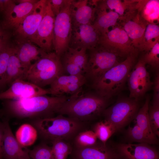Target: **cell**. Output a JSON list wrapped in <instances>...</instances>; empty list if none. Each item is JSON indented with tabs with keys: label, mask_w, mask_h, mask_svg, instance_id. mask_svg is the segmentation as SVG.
Here are the masks:
<instances>
[{
	"label": "cell",
	"mask_w": 159,
	"mask_h": 159,
	"mask_svg": "<svg viewBox=\"0 0 159 159\" xmlns=\"http://www.w3.org/2000/svg\"><path fill=\"white\" fill-rule=\"evenodd\" d=\"M65 95L35 96L19 100H4L0 116L32 120L54 117L68 99Z\"/></svg>",
	"instance_id": "1"
},
{
	"label": "cell",
	"mask_w": 159,
	"mask_h": 159,
	"mask_svg": "<svg viewBox=\"0 0 159 159\" xmlns=\"http://www.w3.org/2000/svg\"><path fill=\"white\" fill-rule=\"evenodd\" d=\"M82 89L69 97L58 114L82 122L91 120L102 114L107 108L108 100L97 93L84 92Z\"/></svg>",
	"instance_id": "2"
},
{
	"label": "cell",
	"mask_w": 159,
	"mask_h": 159,
	"mask_svg": "<svg viewBox=\"0 0 159 159\" xmlns=\"http://www.w3.org/2000/svg\"><path fill=\"white\" fill-rule=\"evenodd\" d=\"M32 125L43 139L51 141H66L74 138L82 131L84 124L76 119L59 114L55 117L32 120Z\"/></svg>",
	"instance_id": "3"
},
{
	"label": "cell",
	"mask_w": 159,
	"mask_h": 159,
	"mask_svg": "<svg viewBox=\"0 0 159 159\" xmlns=\"http://www.w3.org/2000/svg\"><path fill=\"white\" fill-rule=\"evenodd\" d=\"M138 55V52L131 54L103 74L92 84L96 93L109 100L119 92L135 64Z\"/></svg>",
	"instance_id": "4"
},
{
	"label": "cell",
	"mask_w": 159,
	"mask_h": 159,
	"mask_svg": "<svg viewBox=\"0 0 159 159\" xmlns=\"http://www.w3.org/2000/svg\"><path fill=\"white\" fill-rule=\"evenodd\" d=\"M64 73L60 57L54 52L48 53L42 50L39 58L27 71L25 80L43 88Z\"/></svg>",
	"instance_id": "5"
},
{
	"label": "cell",
	"mask_w": 159,
	"mask_h": 159,
	"mask_svg": "<svg viewBox=\"0 0 159 159\" xmlns=\"http://www.w3.org/2000/svg\"><path fill=\"white\" fill-rule=\"evenodd\" d=\"M88 61L84 75L93 84L105 72L122 61V58L110 49L98 44L87 50Z\"/></svg>",
	"instance_id": "6"
},
{
	"label": "cell",
	"mask_w": 159,
	"mask_h": 159,
	"mask_svg": "<svg viewBox=\"0 0 159 159\" xmlns=\"http://www.w3.org/2000/svg\"><path fill=\"white\" fill-rule=\"evenodd\" d=\"M139 109L138 101L129 97H122L106 108L102 114L104 120L112 124L117 132L135 119Z\"/></svg>",
	"instance_id": "7"
},
{
	"label": "cell",
	"mask_w": 159,
	"mask_h": 159,
	"mask_svg": "<svg viewBox=\"0 0 159 159\" xmlns=\"http://www.w3.org/2000/svg\"><path fill=\"white\" fill-rule=\"evenodd\" d=\"M72 1L70 0L55 17L53 47L55 53L60 57L69 47L72 35L70 11Z\"/></svg>",
	"instance_id": "8"
},
{
	"label": "cell",
	"mask_w": 159,
	"mask_h": 159,
	"mask_svg": "<svg viewBox=\"0 0 159 159\" xmlns=\"http://www.w3.org/2000/svg\"><path fill=\"white\" fill-rule=\"evenodd\" d=\"M98 44L115 52L122 58L138 52L120 25L115 26L105 34L101 35Z\"/></svg>",
	"instance_id": "9"
},
{
	"label": "cell",
	"mask_w": 159,
	"mask_h": 159,
	"mask_svg": "<svg viewBox=\"0 0 159 159\" xmlns=\"http://www.w3.org/2000/svg\"><path fill=\"white\" fill-rule=\"evenodd\" d=\"M47 2V0H39L33 10L14 31L16 43L30 42L45 14Z\"/></svg>",
	"instance_id": "10"
},
{
	"label": "cell",
	"mask_w": 159,
	"mask_h": 159,
	"mask_svg": "<svg viewBox=\"0 0 159 159\" xmlns=\"http://www.w3.org/2000/svg\"><path fill=\"white\" fill-rule=\"evenodd\" d=\"M146 64L142 56L135 64L128 75L129 97L138 101L153 86Z\"/></svg>",
	"instance_id": "11"
},
{
	"label": "cell",
	"mask_w": 159,
	"mask_h": 159,
	"mask_svg": "<svg viewBox=\"0 0 159 159\" xmlns=\"http://www.w3.org/2000/svg\"><path fill=\"white\" fill-rule=\"evenodd\" d=\"M112 146L115 159H159L158 150L147 143H118Z\"/></svg>",
	"instance_id": "12"
},
{
	"label": "cell",
	"mask_w": 159,
	"mask_h": 159,
	"mask_svg": "<svg viewBox=\"0 0 159 159\" xmlns=\"http://www.w3.org/2000/svg\"><path fill=\"white\" fill-rule=\"evenodd\" d=\"M120 25L132 41L135 49L140 51L145 30L148 23L140 15L137 9L120 17Z\"/></svg>",
	"instance_id": "13"
},
{
	"label": "cell",
	"mask_w": 159,
	"mask_h": 159,
	"mask_svg": "<svg viewBox=\"0 0 159 159\" xmlns=\"http://www.w3.org/2000/svg\"><path fill=\"white\" fill-rule=\"evenodd\" d=\"M55 17L51 10L49 0H47L45 14L30 40L47 52H51L53 47Z\"/></svg>",
	"instance_id": "14"
},
{
	"label": "cell",
	"mask_w": 159,
	"mask_h": 159,
	"mask_svg": "<svg viewBox=\"0 0 159 159\" xmlns=\"http://www.w3.org/2000/svg\"><path fill=\"white\" fill-rule=\"evenodd\" d=\"M50 94L49 89H44L25 80L18 79L9 88L0 92V100H19L40 95Z\"/></svg>",
	"instance_id": "15"
},
{
	"label": "cell",
	"mask_w": 159,
	"mask_h": 159,
	"mask_svg": "<svg viewBox=\"0 0 159 159\" xmlns=\"http://www.w3.org/2000/svg\"><path fill=\"white\" fill-rule=\"evenodd\" d=\"M100 36V33L92 24L72 26L69 47L87 50L92 49L98 44Z\"/></svg>",
	"instance_id": "16"
},
{
	"label": "cell",
	"mask_w": 159,
	"mask_h": 159,
	"mask_svg": "<svg viewBox=\"0 0 159 159\" xmlns=\"http://www.w3.org/2000/svg\"><path fill=\"white\" fill-rule=\"evenodd\" d=\"M2 128V159H31L29 151L22 149L13 133L8 119H4Z\"/></svg>",
	"instance_id": "17"
},
{
	"label": "cell",
	"mask_w": 159,
	"mask_h": 159,
	"mask_svg": "<svg viewBox=\"0 0 159 159\" xmlns=\"http://www.w3.org/2000/svg\"><path fill=\"white\" fill-rule=\"evenodd\" d=\"M84 75H64L57 78L50 85L48 89L50 94L52 96H59L76 93L86 82Z\"/></svg>",
	"instance_id": "18"
},
{
	"label": "cell",
	"mask_w": 159,
	"mask_h": 159,
	"mask_svg": "<svg viewBox=\"0 0 159 159\" xmlns=\"http://www.w3.org/2000/svg\"><path fill=\"white\" fill-rule=\"evenodd\" d=\"M95 0H72L70 11L72 26L92 24L95 19Z\"/></svg>",
	"instance_id": "19"
},
{
	"label": "cell",
	"mask_w": 159,
	"mask_h": 159,
	"mask_svg": "<svg viewBox=\"0 0 159 159\" xmlns=\"http://www.w3.org/2000/svg\"><path fill=\"white\" fill-rule=\"evenodd\" d=\"M37 3L18 4L15 3L13 4L3 14V19L1 21L3 28L8 31L15 30L33 10Z\"/></svg>",
	"instance_id": "20"
},
{
	"label": "cell",
	"mask_w": 159,
	"mask_h": 159,
	"mask_svg": "<svg viewBox=\"0 0 159 159\" xmlns=\"http://www.w3.org/2000/svg\"><path fill=\"white\" fill-rule=\"evenodd\" d=\"M95 19L92 25L101 35L107 33L109 28L116 25L120 18L118 14L106 8L100 0H96Z\"/></svg>",
	"instance_id": "21"
},
{
	"label": "cell",
	"mask_w": 159,
	"mask_h": 159,
	"mask_svg": "<svg viewBox=\"0 0 159 159\" xmlns=\"http://www.w3.org/2000/svg\"><path fill=\"white\" fill-rule=\"evenodd\" d=\"M73 155L76 159H115L112 146L100 141L90 147L75 148Z\"/></svg>",
	"instance_id": "22"
},
{
	"label": "cell",
	"mask_w": 159,
	"mask_h": 159,
	"mask_svg": "<svg viewBox=\"0 0 159 159\" xmlns=\"http://www.w3.org/2000/svg\"><path fill=\"white\" fill-rule=\"evenodd\" d=\"M32 43L26 41L17 43L16 45L18 57L26 73L32 64L31 62L39 58L42 50Z\"/></svg>",
	"instance_id": "23"
},
{
	"label": "cell",
	"mask_w": 159,
	"mask_h": 159,
	"mask_svg": "<svg viewBox=\"0 0 159 159\" xmlns=\"http://www.w3.org/2000/svg\"><path fill=\"white\" fill-rule=\"evenodd\" d=\"M26 74L18 57L16 47L15 50L10 56L8 62L5 78V86L10 85L18 79L25 80Z\"/></svg>",
	"instance_id": "24"
},
{
	"label": "cell",
	"mask_w": 159,
	"mask_h": 159,
	"mask_svg": "<svg viewBox=\"0 0 159 159\" xmlns=\"http://www.w3.org/2000/svg\"><path fill=\"white\" fill-rule=\"evenodd\" d=\"M136 9L141 17L148 23L157 24L158 23V0L137 1Z\"/></svg>",
	"instance_id": "25"
},
{
	"label": "cell",
	"mask_w": 159,
	"mask_h": 159,
	"mask_svg": "<svg viewBox=\"0 0 159 159\" xmlns=\"http://www.w3.org/2000/svg\"><path fill=\"white\" fill-rule=\"evenodd\" d=\"M38 133L37 129L32 125L24 123L18 128L15 137L21 147H26L34 143L37 139Z\"/></svg>",
	"instance_id": "26"
},
{
	"label": "cell",
	"mask_w": 159,
	"mask_h": 159,
	"mask_svg": "<svg viewBox=\"0 0 159 159\" xmlns=\"http://www.w3.org/2000/svg\"><path fill=\"white\" fill-rule=\"evenodd\" d=\"M150 98L147 96L143 106L139 110L135 118L136 124L143 130L147 135L157 143H158L157 137L151 129L148 116V108Z\"/></svg>",
	"instance_id": "27"
},
{
	"label": "cell",
	"mask_w": 159,
	"mask_h": 159,
	"mask_svg": "<svg viewBox=\"0 0 159 159\" xmlns=\"http://www.w3.org/2000/svg\"><path fill=\"white\" fill-rule=\"evenodd\" d=\"M106 8L117 13L120 17L124 16L128 12L136 9L137 0H100Z\"/></svg>",
	"instance_id": "28"
},
{
	"label": "cell",
	"mask_w": 159,
	"mask_h": 159,
	"mask_svg": "<svg viewBox=\"0 0 159 159\" xmlns=\"http://www.w3.org/2000/svg\"><path fill=\"white\" fill-rule=\"evenodd\" d=\"M125 134V139L127 143L137 142L147 143L151 145L158 144L149 138L136 124L132 127L129 125Z\"/></svg>",
	"instance_id": "29"
},
{
	"label": "cell",
	"mask_w": 159,
	"mask_h": 159,
	"mask_svg": "<svg viewBox=\"0 0 159 159\" xmlns=\"http://www.w3.org/2000/svg\"><path fill=\"white\" fill-rule=\"evenodd\" d=\"M159 42V26L156 24L148 23L144 33L140 51H149Z\"/></svg>",
	"instance_id": "30"
},
{
	"label": "cell",
	"mask_w": 159,
	"mask_h": 159,
	"mask_svg": "<svg viewBox=\"0 0 159 159\" xmlns=\"http://www.w3.org/2000/svg\"><path fill=\"white\" fill-rule=\"evenodd\" d=\"M93 131L97 138L104 144L107 143L109 138L116 132L114 126L105 120L96 123L94 126Z\"/></svg>",
	"instance_id": "31"
},
{
	"label": "cell",
	"mask_w": 159,
	"mask_h": 159,
	"mask_svg": "<svg viewBox=\"0 0 159 159\" xmlns=\"http://www.w3.org/2000/svg\"><path fill=\"white\" fill-rule=\"evenodd\" d=\"M16 46L9 42L0 51V90L6 86L5 78L8 62Z\"/></svg>",
	"instance_id": "32"
},
{
	"label": "cell",
	"mask_w": 159,
	"mask_h": 159,
	"mask_svg": "<svg viewBox=\"0 0 159 159\" xmlns=\"http://www.w3.org/2000/svg\"><path fill=\"white\" fill-rule=\"evenodd\" d=\"M52 153L53 159H66L72 151L70 144L67 141L59 139L51 142Z\"/></svg>",
	"instance_id": "33"
},
{
	"label": "cell",
	"mask_w": 159,
	"mask_h": 159,
	"mask_svg": "<svg viewBox=\"0 0 159 159\" xmlns=\"http://www.w3.org/2000/svg\"><path fill=\"white\" fill-rule=\"evenodd\" d=\"M87 50L85 48H74L69 47L66 52L74 64L84 73L88 61Z\"/></svg>",
	"instance_id": "34"
},
{
	"label": "cell",
	"mask_w": 159,
	"mask_h": 159,
	"mask_svg": "<svg viewBox=\"0 0 159 159\" xmlns=\"http://www.w3.org/2000/svg\"><path fill=\"white\" fill-rule=\"evenodd\" d=\"M74 139L76 148H83L94 145L97 138L93 131L86 130L79 132Z\"/></svg>",
	"instance_id": "35"
},
{
	"label": "cell",
	"mask_w": 159,
	"mask_h": 159,
	"mask_svg": "<svg viewBox=\"0 0 159 159\" xmlns=\"http://www.w3.org/2000/svg\"><path fill=\"white\" fill-rule=\"evenodd\" d=\"M148 116L152 130L157 136H159V101L153 100L149 105Z\"/></svg>",
	"instance_id": "36"
},
{
	"label": "cell",
	"mask_w": 159,
	"mask_h": 159,
	"mask_svg": "<svg viewBox=\"0 0 159 159\" xmlns=\"http://www.w3.org/2000/svg\"><path fill=\"white\" fill-rule=\"evenodd\" d=\"M159 42L156 43L149 51L142 56L146 64L153 70L158 72L159 67Z\"/></svg>",
	"instance_id": "37"
},
{
	"label": "cell",
	"mask_w": 159,
	"mask_h": 159,
	"mask_svg": "<svg viewBox=\"0 0 159 159\" xmlns=\"http://www.w3.org/2000/svg\"><path fill=\"white\" fill-rule=\"evenodd\" d=\"M29 154L32 159H53L51 148L44 143L39 144L29 151Z\"/></svg>",
	"instance_id": "38"
},
{
	"label": "cell",
	"mask_w": 159,
	"mask_h": 159,
	"mask_svg": "<svg viewBox=\"0 0 159 159\" xmlns=\"http://www.w3.org/2000/svg\"><path fill=\"white\" fill-rule=\"evenodd\" d=\"M60 59L65 73L70 75H84L82 70L74 64L66 52L60 57Z\"/></svg>",
	"instance_id": "39"
},
{
	"label": "cell",
	"mask_w": 159,
	"mask_h": 159,
	"mask_svg": "<svg viewBox=\"0 0 159 159\" xmlns=\"http://www.w3.org/2000/svg\"><path fill=\"white\" fill-rule=\"evenodd\" d=\"M70 0H49L51 10L55 16Z\"/></svg>",
	"instance_id": "40"
},
{
	"label": "cell",
	"mask_w": 159,
	"mask_h": 159,
	"mask_svg": "<svg viewBox=\"0 0 159 159\" xmlns=\"http://www.w3.org/2000/svg\"><path fill=\"white\" fill-rule=\"evenodd\" d=\"M11 35L9 31L3 28L0 21V51L10 42Z\"/></svg>",
	"instance_id": "41"
},
{
	"label": "cell",
	"mask_w": 159,
	"mask_h": 159,
	"mask_svg": "<svg viewBox=\"0 0 159 159\" xmlns=\"http://www.w3.org/2000/svg\"><path fill=\"white\" fill-rule=\"evenodd\" d=\"M157 72L153 82V100H159V74Z\"/></svg>",
	"instance_id": "42"
},
{
	"label": "cell",
	"mask_w": 159,
	"mask_h": 159,
	"mask_svg": "<svg viewBox=\"0 0 159 159\" xmlns=\"http://www.w3.org/2000/svg\"><path fill=\"white\" fill-rule=\"evenodd\" d=\"M15 3L14 0H0V13L3 14Z\"/></svg>",
	"instance_id": "43"
},
{
	"label": "cell",
	"mask_w": 159,
	"mask_h": 159,
	"mask_svg": "<svg viewBox=\"0 0 159 159\" xmlns=\"http://www.w3.org/2000/svg\"><path fill=\"white\" fill-rule=\"evenodd\" d=\"M3 140V131L2 126L0 127V159H2V146Z\"/></svg>",
	"instance_id": "44"
},
{
	"label": "cell",
	"mask_w": 159,
	"mask_h": 159,
	"mask_svg": "<svg viewBox=\"0 0 159 159\" xmlns=\"http://www.w3.org/2000/svg\"><path fill=\"white\" fill-rule=\"evenodd\" d=\"M39 0H15V3H16L20 4L25 3H36Z\"/></svg>",
	"instance_id": "45"
},
{
	"label": "cell",
	"mask_w": 159,
	"mask_h": 159,
	"mask_svg": "<svg viewBox=\"0 0 159 159\" xmlns=\"http://www.w3.org/2000/svg\"><path fill=\"white\" fill-rule=\"evenodd\" d=\"M2 126V122H0V127H1Z\"/></svg>",
	"instance_id": "46"
}]
</instances>
